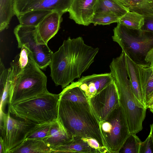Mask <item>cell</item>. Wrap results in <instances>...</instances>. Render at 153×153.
Returning a JSON list of instances; mask_svg holds the SVG:
<instances>
[{
	"label": "cell",
	"instance_id": "obj_1",
	"mask_svg": "<svg viewBox=\"0 0 153 153\" xmlns=\"http://www.w3.org/2000/svg\"><path fill=\"white\" fill-rule=\"evenodd\" d=\"M99 50L86 44L81 36L65 40L53 53L49 65L50 76L55 85L63 89L80 78L93 62Z\"/></svg>",
	"mask_w": 153,
	"mask_h": 153
},
{
	"label": "cell",
	"instance_id": "obj_2",
	"mask_svg": "<svg viewBox=\"0 0 153 153\" xmlns=\"http://www.w3.org/2000/svg\"><path fill=\"white\" fill-rule=\"evenodd\" d=\"M109 67L130 132L136 134L143 129L147 108L134 93L127 71L125 53L122 51L119 56L113 58Z\"/></svg>",
	"mask_w": 153,
	"mask_h": 153
},
{
	"label": "cell",
	"instance_id": "obj_3",
	"mask_svg": "<svg viewBox=\"0 0 153 153\" xmlns=\"http://www.w3.org/2000/svg\"><path fill=\"white\" fill-rule=\"evenodd\" d=\"M57 119L72 137L93 138L104 146L99 121L89 102L78 103L60 99Z\"/></svg>",
	"mask_w": 153,
	"mask_h": 153
},
{
	"label": "cell",
	"instance_id": "obj_4",
	"mask_svg": "<svg viewBox=\"0 0 153 153\" xmlns=\"http://www.w3.org/2000/svg\"><path fill=\"white\" fill-rule=\"evenodd\" d=\"M60 95L48 91L33 98L9 104L10 112L36 123H52L58 118Z\"/></svg>",
	"mask_w": 153,
	"mask_h": 153
},
{
	"label": "cell",
	"instance_id": "obj_5",
	"mask_svg": "<svg viewBox=\"0 0 153 153\" xmlns=\"http://www.w3.org/2000/svg\"><path fill=\"white\" fill-rule=\"evenodd\" d=\"M113 32V40L126 54L137 64H147L145 58L153 47V33L128 28L119 22Z\"/></svg>",
	"mask_w": 153,
	"mask_h": 153
},
{
	"label": "cell",
	"instance_id": "obj_6",
	"mask_svg": "<svg viewBox=\"0 0 153 153\" xmlns=\"http://www.w3.org/2000/svg\"><path fill=\"white\" fill-rule=\"evenodd\" d=\"M31 57L16 77L8 103L25 100L48 92L47 77Z\"/></svg>",
	"mask_w": 153,
	"mask_h": 153
},
{
	"label": "cell",
	"instance_id": "obj_7",
	"mask_svg": "<svg viewBox=\"0 0 153 153\" xmlns=\"http://www.w3.org/2000/svg\"><path fill=\"white\" fill-rule=\"evenodd\" d=\"M100 126L103 145L108 153H119L130 133L125 114L120 105L106 119L100 121Z\"/></svg>",
	"mask_w": 153,
	"mask_h": 153
},
{
	"label": "cell",
	"instance_id": "obj_8",
	"mask_svg": "<svg viewBox=\"0 0 153 153\" xmlns=\"http://www.w3.org/2000/svg\"><path fill=\"white\" fill-rule=\"evenodd\" d=\"M12 114L0 111V139L3 141L4 153L21 144L37 124Z\"/></svg>",
	"mask_w": 153,
	"mask_h": 153
},
{
	"label": "cell",
	"instance_id": "obj_9",
	"mask_svg": "<svg viewBox=\"0 0 153 153\" xmlns=\"http://www.w3.org/2000/svg\"><path fill=\"white\" fill-rule=\"evenodd\" d=\"M14 33L18 43V48L25 46L30 51L33 59L41 69L49 65L53 52L47 45L40 44L37 41V27L20 24L15 28Z\"/></svg>",
	"mask_w": 153,
	"mask_h": 153
},
{
	"label": "cell",
	"instance_id": "obj_10",
	"mask_svg": "<svg viewBox=\"0 0 153 153\" xmlns=\"http://www.w3.org/2000/svg\"><path fill=\"white\" fill-rule=\"evenodd\" d=\"M89 102L99 122L106 119L120 105L117 90L114 81L93 97Z\"/></svg>",
	"mask_w": 153,
	"mask_h": 153
},
{
	"label": "cell",
	"instance_id": "obj_11",
	"mask_svg": "<svg viewBox=\"0 0 153 153\" xmlns=\"http://www.w3.org/2000/svg\"><path fill=\"white\" fill-rule=\"evenodd\" d=\"M72 0H13L14 15L16 16L36 10H50L62 15L68 12Z\"/></svg>",
	"mask_w": 153,
	"mask_h": 153
},
{
	"label": "cell",
	"instance_id": "obj_12",
	"mask_svg": "<svg viewBox=\"0 0 153 153\" xmlns=\"http://www.w3.org/2000/svg\"><path fill=\"white\" fill-rule=\"evenodd\" d=\"M113 81L110 72L82 76L78 81L79 87L89 101Z\"/></svg>",
	"mask_w": 153,
	"mask_h": 153
},
{
	"label": "cell",
	"instance_id": "obj_13",
	"mask_svg": "<svg viewBox=\"0 0 153 153\" xmlns=\"http://www.w3.org/2000/svg\"><path fill=\"white\" fill-rule=\"evenodd\" d=\"M97 0H72L68 11L69 18L76 23L87 26L94 14Z\"/></svg>",
	"mask_w": 153,
	"mask_h": 153
},
{
	"label": "cell",
	"instance_id": "obj_14",
	"mask_svg": "<svg viewBox=\"0 0 153 153\" xmlns=\"http://www.w3.org/2000/svg\"><path fill=\"white\" fill-rule=\"evenodd\" d=\"M60 13L53 11L47 15L37 26L36 39L40 44L47 45L49 41L56 34L62 21Z\"/></svg>",
	"mask_w": 153,
	"mask_h": 153
},
{
	"label": "cell",
	"instance_id": "obj_15",
	"mask_svg": "<svg viewBox=\"0 0 153 153\" xmlns=\"http://www.w3.org/2000/svg\"><path fill=\"white\" fill-rule=\"evenodd\" d=\"M13 68H6L0 59V111H4L5 103H8L9 98L13 90L16 78Z\"/></svg>",
	"mask_w": 153,
	"mask_h": 153
},
{
	"label": "cell",
	"instance_id": "obj_16",
	"mask_svg": "<svg viewBox=\"0 0 153 153\" xmlns=\"http://www.w3.org/2000/svg\"><path fill=\"white\" fill-rule=\"evenodd\" d=\"M72 138L57 119L53 123L47 136L43 140L53 151Z\"/></svg>",
	"mask_w": 153,
	"mask_h": 153
},
{
	"label": "cell",
	"instance_id": "obj_17",
	"mask_svg": "<svg viewBox=\"0 0 153 153\" xmlns=\"http://www.w3.org/2000/svg\"><path fill=\"white\" fill-rule=\"evenodd\" d=\"M125 59L127 71L134 93L137 99L146 107L139 79L137 64L126 54Z\"/></svg>",
	"mask_w": 153,
	"mask_h": 153
},
{
	"label": "cell",
	"instance_id": "obj_18",
	"mask_svg": "<svg viewBox=\"0 0 153 153\" xmlns=\"http://www.w3.org/2000/svg\"><path fill=\"white\" fill-rule=\"evenodd\" d=\"M139 79L146 105L153 95V75L152 67L148 64H137Z\"/></svg>",
	"mask_w": 153,
	"mask_h": 153
},
{
	"label": "cell",
	"instance_id": "obj_19",
	"mask_svg": "<svg viewBox=\"0 0 153 153\" xmlns=\"http://www.w3.org/2000/svg\"><path fill=\"white\" fill-rule=\"evenodd\" d=\"M52 151L42 140L26 139L8 153H49Z\"/></svg>",
	"mask_w": 153,
	"mask_h": 153
},
{
	"label": "cell",
	"instance_id": "obj_20",
	"mask_svg": "<svg viewBox=\"0 0 153 153\" xmlns=\"http://www.w3.org/2000/svg\"><path fill=\"white\" fill-rule=\"evenodd\" d=\"M72 140L53 150L52 153H93L91 148L83 138L73 137Z\"/></svg>",
	"mask_w": 153,
	"mask_h": 153
},
{
	"label": "cell",
	"instance_id": "obj_21",
	"mask_svg": "<svg viewBox=\"0 0 153 153\" xmlns=\"http://www.w3.org/2000/svg\"><path fill=\"white\" fill-rule=\"evenodd\" d=\"M59 94L60 99L63 100L78 103L89 102L79 87L78 81L71 82V84L63 89Z\"/></svg>",
	"mask_w": 153,
	"mask_h": 153
},
{
	"label": "cell",
	"instance_id": "obj_22",
	"mask_svg": "<svg viewBox=\"0 0 153 153\" xmlns=\"http://www.w3.org/2000/svg\"><path fill=\"white\" fill-rule=\"evenodd\" d=\"M128 11L116 0H97L95 5L94 14L110 13L120 19Z\"/></svg>",
	"mask_w": 153,
	"mask_h": 153
},
{
	"label": "cell",
	"instance_id": "obj_23",
	"mask_svg": "<svg viewBox=\"0 0 153 153\" xmlns=\"http://www.w3.org/2000/svg\"><path fill=\"white\" fill-rule=\"evenodd\" d=\"M53 12L46 10H36L25 13L17 16L19 24L24 26L37 27L48 15Z\"/></svg>",
	"mask_w": 153,
	"mask_h": 153
},
{
	"label": "cell",
	"instance_id": "obj_24",
	"mask_svg": "<svg viewBox=\"0 0 153 153\" xmlns=\"http://www.w3.org/2000/svg\"><path fill=\"white\" fill-rule=\"evenodd\" d=\"M13 0H0V31L1 32L9 27L14 14Z\"/></svg>",
	"mask_w": 153,
	"mask_h": 153
},
{
	"label": "cell",
	"instance_id": "obj_25",
	"mask_svg": "<svg viewBox=\"0 0 153 153\" xmlns=\"http://www.w3.org/2000/svg\"><path fill=\"white\" fill-rule=\"evenodd\" d=\"M21 51L11 62L14 74L17 77L21 74L28 63L31 54L29 50L25 46H23Z\"/></svg>",
	"mask_w": 153,
	"mask_h": 153
},
{
	"label": "cell",
	"instance_id": "obj_26",
	"mask_svg": "<svg viewBox=\"0 0 153 153\" xmlns=\"http://www.w3.org/2000/svg\"><path fill=\"white\" fill-rule=\"evenodd\" d=\"M144 16L137 13L128 11L121 17L118 22L131 29H140L144 24Z\"/></svg>",
	"mask_w": 153,
	"mask_h": 153
},
{
	"label": "cell",
	"instance_id": "obj_27",
	"mask_svg": "<svg viewBox=\"0 0 153 153\" xmlns=\"http://www.w3.org/2000/svg\"><path fill=\"white\" fill-rule=\"evenodd\" d=\"M141 142L135 134L130 133L120 149L119 153H139Z\"/></svg>",
	"mask_w": 153,
	"mask_h": 153
},
{
	"label": "cell",
	"instance_id": "obj_28",
	"mask_svg": "<svg viewBox=\"0 0 153 153\" xmlns=\"http://www.w3.org/2000/svg\"><path fill=\"white\" fill-rule=\"evenodd\" d=\"M143 15L144 17L153 16V0H141L128 9Z\"/></svg>",
	"mask_w": 153,
	"mask_h": 153
},
{
	"label": "cell",
	"instance_id": "obj_29",
	"mask_svg": "<svg viewBox=\"0 0 153 153\" xmlns=\"http://www.w3.org/2000/svg\"><path fill=\"white\" fill-rule=\"evenodd\" d=\"M53 123L37 124L28 133L26 139H34L43 140L47 136Z\"/></svg>",
	"mask_w": 153,
	"mask_h": 153
},
{
	"label": "cell",
	"instance_id": "obj_30",
	"mask_svg": "<svg viewBox=\"0 0 153 153\" xmlns=\"http://www.w3.org/2000/svg\"><path fill=\"white\" fill-rule=\"evenodd\" d=\"M120 18L115 14L110 13L95 14L91 20V23L94 25H109L119 22Z\"/></svg>",
	"mask_w": 153,
	"mask_h": 153
},
{
	"label": "cell",
	"instance_id": "obj_31",
	"mask_svg": "<svg viewBox=\"0 0 153 153\" xmlns=\"http://www.w3.org/2000/svg\"><path fill=\"white\" fill-rule=\"evenodd\" d=\"M88 145L92 149L93 153H108L106 148L101 146L95 139L92 138H84Z\"/></svg>",
	"mask_w": 153,
	"mask_h": 153
},
{
	"label": "cell",
	"instance_id": "obj_32",
	"mask_svg": "<svg viewBox=\"0 0 153 153\" xmlns=\"http://www.w3.org/2000/svg\"><path fill=\"white\" fill-rule=\"evenodd\" d=\"M139 153H153V139L150 133L146 140L141 142Z\"/></svg>",
	"mask_w": 153,
	"mask_h": 153
},
{
	"label": "cell",
	"instance_id": "obj_33",
	"mask_svg": "<svg viewBox=\"0 0 153 153\" xmlns=\"http://www.w3.org/2000/svg\"><path fill=\"white\" fill-rule=\"evenodd\" d=\"M140 29L153 33V16L144 17V24Z\"/></svg>",
	"mask_w": 153,
	"mask_h": 153
},
{
	"label": "cell",
	"instance_id": "obj_34",
	"mask_svg": "<svg viewBox=\"0 0 153 153\" xmlns=\"http://www.w3.org/2000/svg\"><path fill=\"white\" fill-rule=\"evenodd\" d=\"M145 60L146 64L153 67V47L148 52Z\"/></svg>",
	"mask_w": 153,
	"mask_h": 153
},
{
	"label": "cell",
	"instance_id": "obj_35",
	"mask_svg": "<svg viewBox=\"0 0 153 153\" xmlns=\"http://www.w3.org/2000/svg\"><path fill=\"white\" fill-rule=\"evenodd\" d=\"M118 3L128 10L134 0H116Z\"/></svg>",
	"mask_w": 153,
	"mask_h": 153
},
{
	"label": "cell",
	"instance_id": "obj_36",
	"mask_svg": "<svg viewBox=\"0 0 153 153\" xmlns=\"http://www.w3.org/2000/svg\"><path fill=\"white\" fill-rule=\"evenodd\" d=\"M153 107V95L150 99L146 105V108H150Z\"/></svg>",
	"mask_w": 153,
	"mask_h": 153
},
{
	"label": "cell",
	"instance_id": "obj_37",
	"mask_svg": "<svg viewBox=\"0 0 153 153\" xmlns=\"http://www.w3.org/2000/svg\"><path fill=\"white\" fill-rule=\"evenodd\" d=\"M0 153H4V147L2 140L0 139Z\"/></svg>",
	"mask_w": 153,
	"mask_h": 153
},
{
	"label": "cell",
	"instance_id": "obj_38",
	"mask_svg": "<svg viewBox=\"0 0 153 153\" xmlns=\"http://www.w3.org/2000/svg\"><path fill=\"white\" fill-rule=\"evenodd\" d=\"M141 0H134V1L131 3V4H130V6H129V7L128 8V9L129 7H131L134 5H135L136 4H137V3L139 2Z\"/></svg>",
	"mask_w": 153,
	"mask_h": 153
},
{
	"label": "cell",
	"instance_id": "obj_39",
	"mask_svg": "<svg viewBox=\"0 0 153 153\" xmlns=\"http://www.w3.org/2000/svg\"><path fill=\"white\" fill-rule=\"evenodd\" d=\"M150 133L151 134L152 136L153 139V123L150 126Z\"/></svg>",
	"mask_w": 153,
	"mask_h": 153
},
{
	"label": "cell",
	"instance_id": "obj_40",
	"mask_svg": "<svg viewBox=\"0 0 153 153\" xmlns=\"http://www.w3.org/2000/svg\"><path fill=\"white\" fill-rule=\"evenodd\" d=\"M150 111L153 113V107L149 108Z\"/></svg>",
	"mask_w": 153,
	"mask_h": 153
},
{
	"label": "cell",
	"instance_id": "obj_41",
	"mask_svg": "<svg viewBox=\"0 0 153 153\" xmlns=\"http://www.w3.org/2000/svg\"><path fill=\"white\" fill-rule=\"evenodd\" d=\"M152 67V74H153V67Z\"/></svg>",
	"mask_w": 153,
	"mask_h": 153
}]
</instances>
